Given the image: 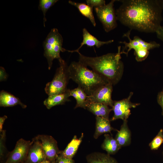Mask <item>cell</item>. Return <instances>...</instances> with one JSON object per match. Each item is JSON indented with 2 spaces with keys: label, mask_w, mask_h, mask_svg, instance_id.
Masks as SVG:
<instances>
[{
  "label": "cell",
  "mask_w": 163,
  "mask_h": 163,
  "mask_svg": "<svg viewBox=\"0 0 163 163\" xmlns=\"http://www.w3.org/2000/svg\"><path fill=\"white\" fill-rule=\"evenodd\" d=\"M116 11L117 20L130 30L156 33L161 26L162 10L157 0H123Z\"/></svg>",
  "instance_id": "cell-1"
},
{
  "label": "cell",
  "mask_w": 163,
  "mask_h": 163,
  "mask_svg": "<svg viewBox=\"0 0 163 163\" xmlns=\"http://www.w3.org/2000/svg\"><path fill=\"white\" fill-rule=\"evenodd\" d=\"M117 53H108L95 57L85 56L79 51V61L115 85L120 80L123 74L124 66L121 61V46L118 47Z\"/></svg>",
  "instance_id": "cell-2"
},
{
  "label": "cell",
  "mask_w": 163,
  "mask_h": 163,
  "mask_svg": "<svg viewBox=\"0 0 163 163\" xmlns=\"http://www.w3.org/2000/svg\"><path fill=\"white\" fill-rule=\"evenodd\" d=\"M70 79L78 85L87 96L101 86L109 83L106 79L79 61L72 62L68 67Z\"/></svg>",
  "instance_id": "cell-3"
},
{
  "label": "cell",
  "mask_w": 163,
  "mask_h": 163,
  "mask_svg": "<svg viewBox=\"0 0 163 163\" xmlns=\"http://www.w3.org/2000/svg\"><path fill=\"white\" fill-rule=\"evenodd\" d=\"M63 39L58 29H51L43 43L44 56L46 58L48 64V69L52 66L53 60L57 59L59 61L62 59L60 56L61 52L68 51L62 47Z\"/></svg>",
  "instance_id": "cell-4"
},
{
  "label": "cell",
  "mask_w": 163,
  "mask_h": 163,
  "mask_svg": "<svg viewBox=\"0 0 163 163\" xmlns=\"http://www.w3.org/2000/svg\"><path fill=\"white\" fill-rule=\"evenodd\" d=\"M59 66L57 69L52 80L47 83L45 91L49 96L65 92L70 78L66 63L63 59L59 61Z\"/></svg>",
  "instance_id": "cell-5"
},
{
  "label": "cell",
  "mask_w": 163,
  "mask_h": 163,
  "mask_svg": "<svg viewBox=\"0 0 163 163\" xmlns=\"http://www.w3.org/2000/svg\"><path fill=\"white\" fill-rule=\"evenodd\" d=\"M115 1L112 0L109 3L104 6L94 8L98 18L101 23L106 32L113 30L117 26L116 11L113 8L114 3Z\"/></svg>",
  "instance_id": "cell-6"
},
{
  "label": "cell",
  "mask_w": 163,
  "mask_h": 163,
  "mask_svg": "<svg viewBox=\"0 0 163 163\" xmlns=\"http://www.w3.org/2000/svg\"><path fill=\"white\" fill-rule=\"evenodd\" d=\"M133 93L131 92L127 98L118 101H113L112 110L114 114L110 121L119 119L123 121L127 120L131 114L130 109L135 108L140 104L139 103H133L130 99Z\"/></svg>",
  "instance_id": "cell-7"
},
{
  "label": "cell",
  "mask_w": 163,
  "mask_h": 163,
  "mask_svg": "<svg viewBox=\"0 0 163 163\" xmlns=\"http://www.w3.org/2000/svg\"><path fill=\"white\" fill-rule=\"evenodd\" d=\"M131 30H129L123 35V37H126L128 39L129 42L125 41L119 42L124 45L123 49L121 51V54L124 53L125 50H127V51L125 54L127 56L129 52L132 49H133L134 51L143 49H146L149 50L160 46V44L155 41L146 42L137 36H134L133 39H131L130 37Z\"/></svg>",
  "instance_id": "cell-8"
},
{
  "label": "cell",
  "mask_w": 163,
  "mask_h": 163,
  "mask_svg": "<svg viewBox=\"0 0 163 163\" xmlns=\"http://www.w3.org/2000/svg\"><path fill=\"white\" fill-rule=\"evenodd\" d=\"M31 143L32 141L23 138L19 139L14 149L7 154L4 163H23L27 158Z\"/></svg>",
  "instance_id": "cell-9"
},
{
  "label": "cell",
  "mask_w": 163,
  "mask_h": 163,
  "mask_svg": "<svg viewBox=\"0 0 163 163\" xmlns=\"http://www.w3.org/2000/svg\"><path fill=\"white\" fill-rule=\"evenodd\" d=\"M35 138L40 142L46 159L55 162L62 152L58 148L56 141L52 136L46 135H39Z\"/></svg>",
  "instance_id": "cell-10"
},
{
  "label": "cell",
  "mask_w": 163,
  "mask_h": 163,
  "mask_svg": "<svg viewBox=\"0 0 163 163\" xmlns=\"http://www.w3.org/2000/svg\"><path fill=\"white\" fill-rule=\"evenodd\" d=\"M113 84L108 83L96 89L90 96H87L86 101L88 102L98 103L112 107L113 101L112 99Z\"/></svg>",
  "instance_id": "cell-11"
},
{
  "label": "cell",
  "mask_w": 163,
  "mask_h": 163,
  "mask_svg": "<svg viewBox=\"0 0 163 163\" xmlns=\"http://www.w3.org/2000/svg\"><path fill=\"white\" fill-rule=\"evenodd\" d=\"M46 159L41 142L35 137L29 147L27 158L23 163H39Z\"/></svg>",
  "instance_id": "cell-12"
},
{
  "label": "cell",
  "mask_w": 163,
  "mask_h": 163,
  "mask_svg": "<svg viewBox=\"0 0 163 163\" xmlns=\"http://www.w3.org/2000/svg\"><path fill=\"white\" fill-rule=\"evenodd\" d=\"M83 40L81 43L79 47L76 50H69V52H78L79 50L84 45H86L88 46L92 47L96 46L99 48L104 44H107L113 42V40H112L106 41H101L98 40L96 37L91 34L85 28L82 30Z\"/></svg>",
  "instance_id": "cell-13"
},
{
  "label": "cell",
  "mask_w": 163,
  "mask_h": 163,
  "mask_svg": "<svg viewBox=\"0 0 163 163\" xmlns=\"http://www.w3.org/2000/svg\"><path fill=\"white\" fill-rule=\"evenodd\" d=\"M115 137L121 148L129 145L131 142V134L127 124V120L123 121L119 130H118Z\"/></svg>",
  "instance_id": "cell-14"
},
{
  "label": "cell",
  "mask_w": 163,
  "mask_h": 163,
  "mask_svg": "<svg viewBox=\"0 0 163 163\" xmlns=\"http://www.w3.org/2000/svg\"><path fill=\"white\" fill-rule=\"evenodd\" d=\"M70 89H68L64 93L49 96L43 102V104L47 109H50L54 106L63 105L70 100Z\"/></svg>",
  "instance_id": "cell-15"
},
{
  "label": "cell",
  "mask_w": 163,
  "mask_h": 163,
  "mask_svg": "<svg viewBox=\"0 0 163 163\" xmlns=\"http://www.w3.org/2000/svg\"><path fill=\"white\" fill-rule=\"evenodd\" d=\"M86 109L96 116L107 120H109V113L112 110V108H109L108 106L104 104L88 102L87 104Z\"/></svg>",
  "instance_id": "cell-16"
},
{
  "label": "cell",
  "mask_w": 163,
  "mask_h": 163,
  "mask_svg": "<svg viewBox=\"0 0 163 163\" xmlns=\"http://www.w3.org/2000/svg\"><path fill=\"white\" fill-rule=\"evenodd\" d=\"M95 119V129L93 136L95 139L103 134L110 133L113 130L118 131L111 126L109 120L97 116H96Z\"/></svg>",
  "instance_id": "cell-17"
},
{
  "label": "cell",
  "mask_w": 163,
  "mask_h": 163,
  "mask_svg": "<svg viewBox=\"0 0 163 163\" xmlns=\"http://www.w3.org/2000/svg\"><path fill=\"white\" fill-rule=\"evenodd\" d=\"M84 136V134L82 133L80 137L78 138L76 135H75L66 148L62 151L60 154L65 158L72 159L77 151Z\"/></svg>",
  "instance_id": "cell-18"
},
{
  "label": "cell",
  "mask_w": 163,
  "mask_h": 163,
  "mask_svg": "<svg viewBox=\"0 0 163 163\" xmlns=\"http://www.w3.org/2000/svg\"><path fill=\"white\" fill-rule=\"evenodd\" d=\"M20 105L22 108H25L27 105L23 103L18 97L5 91L0 93V106L2 107H11Z\"/></svg>",
  "instance_id": "cell-19"
},
{
  "label": "cell",
  "mask_w": 163,
  "mask_h": 163,
  "mask_svg": "<svg viewBox=\"0 0 163 163\" xmlns=\"http://www.w3.org/2000/svg\"><path fill=\"white\" fill-rule=\"evenodd\" d=\"M86 159L87 163H118L110 155L99 152H93L88 155Z\"/></svg>",
  "instance_id": "cell-20"
},
{
  "label": "cell",
  "mask_w": 163,
  "mask_h": 163,
  "mask_svg": "<svg viewBox=\"0 0 163 163\" xmlns=\"http://www.w3.org/2000/svg\"><path fill=\"white\" fill-rule=\"evenodd\" d=\"M104 137L101 145L102 149L110 155L115 154L121 148L117 141L112 135L109 134H105Z\"/></svg>",
  "instance_id": "cell-21"
},
{
  "label": "cell",
  "mask_w": 163,
  "mask_h": 163,
  "mask_svg": "<svg viewBox=\"0 0 163 163\" xmlns=\"http://www.w3.org/2000/svg\"><path fill=\"white\" fill-rule=\"evenodd\" d=\"M70 96H73L76 100V104L75 109L81 107L86 109L88 102L86 101L87 95L84 91L79 86L70 90Z\"/></svg>",
  "instance_id": "cell-22"
},
{
  "label": "cell",
  "mask_w": 163,
  "mask_h": 163,
  "mask_svg": "<svg viewBox=\"0 0 163 163\" xmlns=\"http://www.w3.org/2000/svg\"><path fill=\"white\" fill-rule=\"evenodd\" d=\"M69 3L76 7L81 13L90 21L94 26H96V23L93 12V8L84 3H78L69 1Z\"/></svg>",
  "instance_id": "cell-23"
},
{
  "label": "cell",
  "mask_w": 163,
  "mask_h": 163,
  "mask_svg": "<svg viewBox=\"0 0 163 163\" xmlns=\"http://www.w3.org/2000/svg\"><path fill=\"white\" fill-rule=\"evenodd\" d=\"M58 0H40L39 1V8L41 10L43 13V24L45 27V22L46 21V14L48 9L53 6Z\"/></svg>",
  "instance_id": "cell-24"
},
{
  "label": "cell",
  "mask_w": 163,
  "mask_h": 163,
  "mask_svg": "<svg viewBox=\"0 0 163 163\" xmlns=\"http://www.w3.org/2000/svg\"><path fill=\"white\" fill-rule=\"evenodd\" d=\"M163 143V129H161L156 136L149 143L151 150H158Z\"/></svg>",
  "instance_id": "cell-25"
},
{
  "label": "cell",
  "mask_w": 163,
  "mask_h": 163,
  "mask_svg": "<svg viewBox=\"0 0 163 163\" xmlns=\"http://www.w3.org/2000/svg\"><path fill=\"white\" fill-rule=\"evenodd\" d=\"M6 131L3 130L0 133V161L3 163V161L5 157V153L6 151L5 145V142L6 138Z\"/></svg>",
  "instance_id": "cell-26"
},
{
  "label": "cell",
  "mask_w": 163,
  "mask_h": 163,
  "mask_svg": "<svg viewBox=\"0 0 163 163\" xmlns=\"http://www.w3.org/2000/svg\"><path fill=\"white\" fill-rule=\"evenodd\" d=\"M149 53V50L146 49L134 51L135 59L138 62H141L145 60L148 57Z\"/></svg>",
  "instance_id": "cell-27"
},
{
  "label": "cell",
  "mask_w": 163,
  "mask_h": 163,
  "mask_svg": "<svg viewBox=\"0 0 163 163\" xmlns=\"http://www.w3.org/2000/svg\"><path fill=\"white\" fill-rule=\"evenodd\" d=\"M86 4L93 8L105 5V1L104 0H86Z\"/></svg>",
  "instance_id": "cell-28"
},
{
  "label": "cell",
  "mask_w": 163,
  "mask_h": 163,
  "mask_svg": "<svg viewBox=\"0 0 163 163\" xmlns=\"http://www.w3.org/2000/svg\"><path fill=\"white\" fill-rule=\"evenodd\" d=\"M56 163H75L74 161L72 159L65 158L60 154L59 155L56 159Z\"/></svg>",
  "instance_id": "cell-29"
},
{
  "label": "cell",
  "mask_w": 163,
  "mask_h": 163,
  "mask_svg": "<svg viewBox=\"0 0 163 163\" xmlns=\"http://www.w3.org/2000/svg\"><path fill=\"white\" fill-rule=\"evenodd\" d=\"M157 100L158 103L161 108V115L163 116V88L161 91L158 93L157 97Z\"/></svg>",
  "instance_id": "cell-30"
},
{
  "label": "cell",
  "mask_w": 163,
  "mask_h": 163,
  "mask_svg": "<svg viewBox=\"0 0 163 163\" xmlns=\"http://www.w3.org/2000/svg\"><path fill=\"white\" fill-rule=\"evenodd\" d=\"M8 75L4 68L0 67V81H4L7 79Z\"/></svg>",
  "instance_id": "cell-31"
},
{
  "label": "cell",
  "mask_w": 163,
  "mask_h": 163,
  "mask_svg": "<svg viewBox=\"0 0 163 163\" xmlns=\"http://www.w3.org/2000/svg\"><path fill=\"white\" fill-rule=\"evenodd\" d=\"M157 36L163 42V26H161L156 32Z\"/></svg>",
  "instance_id": "cell-32"
},
{
  "label": "cell",
  "mask_w": 163,
  "mask_h": 163,
  "mask_svg": "<svg viewBox=\"0 0 163 163\" xmlns=\"http://www.w3.org/2000/svg\"><path fill=\"white\" fill-rule=\"evenodd\" d=\"M7 118V117L6 115H4L0 117V133H1L2 130L3 126L4 123Z\"/></svg>",
  "instance_id": "cell-33"
},
{
  "label": "cell",
  "mask_w": 163,
  "mask_h": 163,
  "mask_svg": "<svg viewBox=\"0 0 163 163\" xmlns=\"http://www.w3.org/2000/svg\"><path fill=\"white\" fill-rule=\"evenodd\" d=\"M162 10H163V0H157Z\"/></svg>",
  "instance_id": "cell-34"
},
{
  "label": "cell",
  "mask_w": 163,
  "mask_h": 163,
  "mask_svg": "<svg viewBox=\"0 0 163 163\" xmlns=\"http://www.w3.org/2000/svg\"><path fill=\"white\" fill-rule=\"evenodd\" d=\"M39 163H56L55 162H51L47 159L44 160Z\"/></svg>",
  "instance_id": "cell-35"
},
{
  "label": "cell",
  "mask_w": 163,
  "mask_h": 163,
  "mask_svg": "<svg viewBox=\"0 0 163 163\" xmlns=\"http://www.w3.org/2000/svg\"><path fill=\"white\" fill-rule=\"evenodd\" d=\"M162 156H163V151L162 153Z\"/></svg>",
  "instance_id": "cell-36"
}]
</instances>
